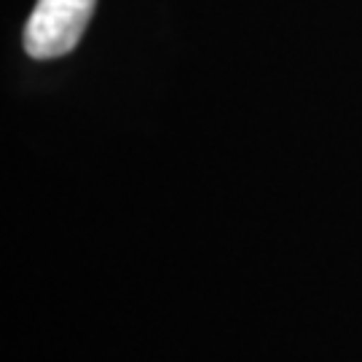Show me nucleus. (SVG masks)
Returning <instances> with one entry per match:
<instances>
[{
	"instance_id": "1",
	"label": "nucleus",
	"mask_w": 362,
	"mask_h": 362,
	"mask_svg": "<svg viewBox=\"0 0 362 362\" xmlns=\"http://www.w3.org/2000/svg\"><path fill=\"white\" fill-rule=\"evenodd\" d=\"M94 0H38L25 27V52L54 59L73 52L89 25Z\"/></svg>"
}]
</instances>
